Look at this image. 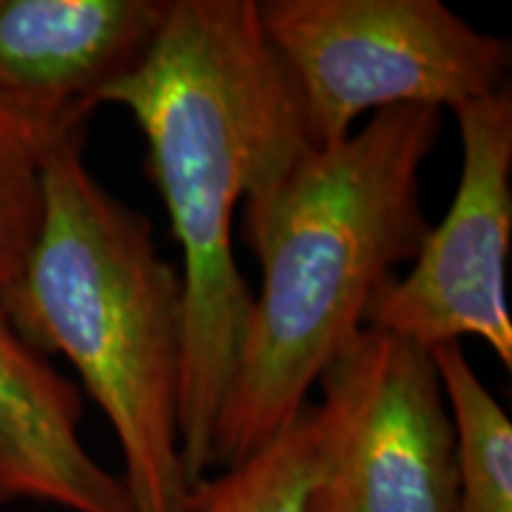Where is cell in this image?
<instances>
[{"label": "cell", "mask_w": 512, "mask_h": 512, "mask_svg": "<svg viewBox=\"0 0 512 512\" xmlns=\"http://www.w3.org/2000/svg\"><path fill=\"white\" fill-rule=\"evenodd\" d=\"M460 176L451 207L430 226L411 271L380 292L366 328L425 349L475 337L512 368L508 256L512 242V91L453 110Z\"/></svg>", "instance_id": "8992f818"}, {"label": "cell", "mask_w": 512, "mask_h": 512, "mask_svg": "<svg viewBox=\"0 0 512 512\" xmlns=\"http://www.w3.org/2000/svg\"><path fill=\"white\" fill-rule=\"evenodd\" d=\"M456 432V512H512V422L460 344L430 349Z\"/></svg>", "instance_id": "9c48e42d"}, {"label": "cell", "mask_w": 512, "mask_h": 512, "mask_svg": "<svg viewBox=\"0 0 512 512\" xmlns=\"http://www.w3.org/2000/svg\"><path fill=\"white\" fill-rule=\"evenodd\" d=\"M57 138L0 105V297L34 245L43 214V162Z\"/></svg>", "instance_id": "8fae6325"}, {"label": "cell", "mask_w": 512, "mask_h": 512, "mask_svg": "<svg viewBox=\"0 0 512 512\" xmlns=\"http://www.w3.org/2000/svg\"><path fill=\"white\" fill-rule=\"evenodd\" d=\"M171 0H0V105L43 136L86 128L143 60Z\"/></svg>", "instance_id": "52a82bcc"}, {"label": "cell", "mask_w": 512, "mask_h": 512, "mask_svg": "<svg viewBox=\"0 0 512 512\" xmlns=\"http://www.w3.org/2000/svg\"><path fill=\"white\" fill-rule=\"evenodd\" d=\"M318 384L313 512H456V432L430 349L363 328Z\"/></svg>", "instance_id": "5b68a950"}, {"label": "cell", "mask_w": 512, "mask_h": 512, "mask_svg": "<svg viewBox=\"0 0 512 512\" xmlns=\"http://www.w3.org/2000/svg\"><path fill=\"white\" fill-rule=\"evenodd\" d=\"M259 19L316 145L349 138L366 114L453 112L508 86L510 43L439 0H264Z\"/></svg>", "instance_id": "277c9868"}, {"label": "cell", "mask_w": 512, "mask_h": 512, "mask_svg": "<svg viewBox=\"0 0 512 512\" xmlns=\"http://www.w3.org/2000/svg\"><path fill=\"white\" fill-rule=\"evenodd\" d=\"M441 112H377L335 145H306L245 197L261 266L245 339L214 434V470L249 456L309 403L380 292L425 240L420 171Z\"/></svg>", "instance_id": "7a4b0ae2"}, {"label": "cell", "mask_w": 512, "mask_h": 512, "mask_svg": "<svg viewBox=\"0 0 512 512\" xmlns=\"http://www.w3.org/2000/svg\"><path fill=\"white\" fill-rule=\"evenodd\" d=\"M131 114L181 247V448L192 489L214 475V434L254 292L235 261L238 204L311 145L302 98L256 0H171L136 67L100 93ZM316 145V143H313Z\"/></svg>", "instance_id": "6da1fadb"}, {"label": "cell", "mask_w": 512, "mask_h": 512, "mask_svg": "<svg viewBox=\"0 0 512 512\" xmlns=\"http://www.w3.org/2000/svg\"><path fill=\"white\" fill-rule=\"evenodd\" d=\"M76 382L22 337L0 304V510L38 503L64 512H136L121 475L81 439Z\"/></svg>", "instance_id": "ba28073f"}, {"label": "cell", "mask_w": 512, "mask_h": 512, "mask_svg": "<svg viewBox=\"0 0 512 512\" xmlns=\"http://www.w3.org/2000/svg\"><path fill=\"white\" fill-rule=\"evenodd\" d=\"M86 128L50 143L43 214L27 261L0 297L41 354H60L110 420L136 512H192L181 448L185 304L152 223L102 185Z\"/></svg>", "instance_id": "3957f363"}, {"label": "cell", "mask_w": 512, "mask_h": 512, "mask_svg": "<svg viewBox=\"0 0 512 512\" xmlns=\"http://www.w3.org/2000/svg\"><path fill=\"white\" fill-rule=\"evenodd\" d=\"M313 489L316 408L309 401L264 446L204 479L192 512H313Z\"/></svg>", "instance_id": "30bf717a"}]
</instances>
